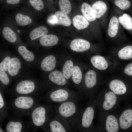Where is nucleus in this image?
<instances>
[{"label":"nucleus","mask_w":132,"mask_h":132,"mask_svg":"<svg viewBox=\"0 0 132 132\" xmlns=\"http://www.w3.org/2000/svg\"><path fill=\"white\" fill-rule=\"evenodd\" d=\"M80 101H69L58 103L56 108L57 113L68 123L72 132H75L76 126L83 108Z\"/></svg>","instance_id":"obj_1"},{"label":"nucleus","mask_w":132,"mask_h":132,"mask_svg":"<svg viewBox=\"0 0 132 132\" xmlns=\"http://www.w3.org/2000/svg\"><path fill=\"white\" fill-rule=\"evenodd\" d=\"M96 111L94 99L88 100L81 111L75 132H95L93 121Z\"/></svg>","instance_id":"obj_2"},{"label":"nucleus","mask_w":132,"mask_h":132,"mask_svg":"<svg viewBox=\"0 0 132 132\" xmlns=\"http://www.w3.org/2000/svg\"><path fill=\"white\" fill-rule=\"evenodd\" d=\"M94 99L98 112H115L121 102L120 98L110 90L97 93Z\"/></svg>","instance_id":"obj_3"},{"label":"nucleus","mask_w":132,"mask_h":132,"mask_svg":"<svg viewBox=\"0 0 132 132\" xmlns=\"http://www.w3.org/2000/svg\"><path fill=\"white\" fill-rule=\"evenodd\" d=\"M98 112V122L95 127V132H120L116 113L105 111Z\"/></svg>","instance_id":"obj_4"},{"label":"nucleus","mask_w":132,"mask_h":132,"mask_svg":"<svg viewBox=\"0 0 132 132\" xmlns=\"http://www.w3.org/2000/svg\"><path fill=\"white\" fill-rule=\"evenodd\" d=\"M49 96L52 101L58 104L69 101H80L82 98L79 93L62 88L52 91Z\"/></svg>","instance_id":"obj_5"},{"label":"nucleus","mask_w":132,"mask_h":132,"mask_svg":"<svg viewBox=\"0 0 132 132\" xmlns=\"http://www.w3.org/2000/svg\"><path fill=\"white\" fill-rule=\"evenodd\" d=\"M116 113L120 132L128 129L132 125V110L127 109L122 110L118 109Z\"/></svg>","instance_id":"obj_6"},{"label":"nucleus","mask_w":132,"mask_h":132,"mask_svg":"<svg viewBox=\"0 0 132 132\" xmlns=\"http://www.w3.org/2000/svg\"><path fill=\"white\" fill-rule=\"evenodd\" d=\"M49 127L52 132H70L71 128L68 122L57 113L55 118L49 123Z\"/></svg>","instance_id":"obj_7"},{"label":"nucleus","mask_w":132,"mask_h":132,"mask_svg":"<svg viewBox=\"0 0 132 132\" xmlns=\"http://www.w3.org/2000/svg\"><path fill=\"white\" fill-rule=\"evenodd\" d=\"M110 89L118 96L121 100L127 91L126 87L124 83L121 80L115 79L109 83Z\"/></svg>","instance_id":"obj_8"},{"label":"nucleus","mask_w":132,"mask_h":132,"mask_svg":"<svg viewBox=\"0 0 132 132\" xmlns=\"http://www.w3.org/2000/svg\"><path fill=\"white\" fill-rule=\"evenodd\" d=\"M46 110L44 107H40L35 109L32 114V118L34 124L37 126L43 125L46 120Z\"/></svg>","instance_id":"obj_9"},{"label":"nucleus","mask_w":132,"mask_h":132,"mask_svg":"<svg viewBox=\"0 0 132 132\" xmlns=\"http://www.w3.org/2000/svg\"><path fill=\"white\" fill-rule=\"evenodd\" d=\"M90 44L88 41L81 39H77L73 40L70 44V47L73 51L77 52H83L89 49Z\"/></svg>","instance_id":"obj_10"},{"label":"nucleus","mask_w":132,"mask_h":132,"mask_svg":"<svg viewBox=\"0 0 132 132\" xmlns=\"http://www.w3.org/2000/svg\"><path fill=\"white\" fill-rule=\"evenodd\" d=\"M35 88L34 83L33 81L25 80L20 82L17 85L16 90L19 93L28 94L32 92Z\"/></svg>","instance_id":"obj_11"},{"label":"nucleus","mask_w":132,"mask_h":132,"mask_svg":"<svg viewBox=\"0 0 132 132\" xmlns=\"http://www.w3.org/2000/svg\"><path fill=\"white\" fill-rule=\"evenodd\" d=\"M48 78L51 82L60 86H65L66 84V79L63 74L59 71L55 70L51 72Z\"/></svg>","instance_id":"obj_12"},{"label":"nucleus","mask_w":132,"mask_h":132,"mask_svg":"<svg viewBox=\"0 0 132 132\" xmlns=\"http://www.w3.org/2000/svg\"><path fill=\"white\" fill-rule=\"evenodd\" d=\"M21 68V62L20 60L16 57L11 58L8 67L7 72L11 76L16 75Z\"/></svg>","instance_id":"obj_13"},{"label":"nucleus","mask_w":132,"mask_h":132,"mask_svg":"<svg viewBox=\"0 0 132 132\" xmlns=\"http://www.w3.org/2000/svg\"><path fill=\"white\" fill-rule=\"evenodd\" d=\"M56 64L55 57L52 55L48 56L42 60L40 65L41 69L45 71H50L54 69Z\"/></svg>","instance_id":"obj_14"},{"label":"nucleus","mask_w":132,"mask_h":132,"mask_svg":"<svg viewBox=\"0 0 132 132\" xmlns=\"http://www.w3.org/2000/svg\"><path fill=\"white\" fill-rule=\"evenodd\" d=\"M33 101L31 98L21 97L17 98L15 100V104L18 108L27 109H29L33 105Z\"/></svg>","instance_id":"obj_15"},{"label":"nucleus","mask_w":132,"mask_h":132,"mask_svg":"<svg viewBox=\"0 0 132 132\" xmlns=\"http://www.w3.org/2000/svg\"><path fill=\"white\" fill-rule=\"evenodd\" d=\"M90 61L95 68L100 70H105L107 68L108 63L103 56L99 55H95L91 58Z\"/></svg>","instance_id":"obj_16"},{"label":"nucleus","mask_w":132,"mask_h":132,"mask_svg":"<svg viewBox=\"0 0 132 132\" xmlns=\"http://www.w3.org/2000/svg\"><path fill=\"white\" fill-rule=\"evenodd\" d=\"M81 11L84 16L88 21L92 22L96 19L94 12L92 7L86 2L83 3L81 6Z\"/></svg>","instance_id":"obj_17"},{"label":"nucleus","mask_w":132,"mask_h":132,"mask_svg":"<svg viewBox=\"0 0 132 132\" xmlns=\"http://www.w3.org/2000/svg\"><path fill=\"white\" fill-rule=\"evenodd\" d=\"M92 7L96 17L97 18L101 17L107 10V6L106 3L100 0L94 2L92 4Z\"/></svg>","instance_id":"obj_18"},{"label":"nucleus","mask_w":132,"mask_h":132,"mask_svg":"<svg viewBox=\"0 0 132 132\" xmlns=\"http://www.w3.org/2000/svg\"><path fill=\"white\" fill-rule=\"evenodd\" d=\"M73 26L77 29L80 30L87 27L89 24L88 20L84 16L77 15L72 20Z\"/></svg>","instance_id":"obj_19"},{"label":"nucleus","mask_w":132,"mask_h":132,"mask_svg":"<svg viewBox=\"0 0 132 132\" xmlns=\"http://www.w3.org/2000/svg\"><path fill=\"white\" fill-rule=\"evenodd\" d=\"M58 37L52 34H46L42 37L40 40V43L44 46H51L56 44L58 43Z\"/></svg>","instance_id":"obj_20"},{"label":"nucleus","mask_w":132,"mask_h":132,"mask_svg":"<svg viewBox=\"0 0 132 132\" xmlns=\"http://www.w3.org/2000/svg\"><path fill=\"white\" fill-rule=\"evenodd\" d=\"M119 26V21L117 17L113 16L111 19L109 24L108 33L109 36L113 37L117 34Z\"/></svg>","instance_id":"obj_21"},{"label":"nucleus","mask_w":132,"mask_h":132,"mask_svg":"<svg viewBox=\"0 0 132 132\" xmlns=\"http://www.w3.org/2000/svg\"><path fill=\"white\" fill-rule=\"evenodd\" d=\"M54 14L56 19L55 24L66 26H68L71 25V21L70 18L61 11H57Z\"/></svg>","instance_id":"obj_22"},{"label":"nucleus","mask_w":132,"mask_h":132,"mask_svg":"<svg viewBox=\"0 0 132 132\" xmlns=\"http://www.w3.org/2000/svg\"><path fill=\"white\" fill-rule=\"evenodd\" d=\"M18 51L20 55L26 61L31 62L34 60L35 56L34 54L28 50L25 46H20L18 48Z\"/></svg>","instance_id":"obj_23"},{"label":"nucleus","mask_w":132,"mask_h":132,"mask_svg":"<svg viewBox=\"0 0 132 132\" xmlns=\"http://www.w3.org/2000/svg\"><path fill=\"white\" fill-rule=\"evenodd\" d=\"M48 32V30L45 27L39 26L31 31L29 34V37L32 40H33L46 35Z\"/></svg>","instance_id":"obj_24"},{"label":"nucleus","mask_w":132,"mask_h":132,"mask_svg":"<svg viewBox=\"0 0 132 132\" xmlns=\"http://www.w3.org/2000/svg\"><path fill=\"white\" fill-rule=\"evenodd\" d=\"M118 19L120 22L125 29H132V18L129 15L124 13L119 17Z\"/></svg>","instance_id":"obj_25"},{"label":"nucleus","mask_w":132,"mask_h":132,"mask_svg":"<svg viewBox=\"0 0 132 132\" xmlns=\"http://www.w3.org/2000/svg\"><path fill=\"white\" fill-rule=\"evenodd\" d=\"M2 33L4 38L10 42H15L17 40V36L15 32L8 27H6L3 28Z\"/></svg>","instance_id":"obj_26"},{"label":"nucleus","mask_w":132,"mask_h":132,"mask_svg":"<svg viewBox=\"0 0 132 132\" xmlns=\"http://www.w3.org/2000/svg\"><path fill=\"white\" fill-rule=\"evenodd\" d=\"M73 65L72 62L70 60L66 61L63 68V74L66 79H69L72 76Z\"/></svg>","instance_id":"obj_27"},{"label":"nucleus","mask_w":132,"mask_h":132,"mask_svg":"<svg viewBox=\"0 0 132 132\" xmlns=\"http://www.w3.org/2000/svg\"><path fill=\"white\" fill-rule=\"evenodd\" d=\"M118 56L120 58L124 60L132 58V46H127L122 48L119 52Z\"/></svg>","instance_id":"obj_28"},{"label":"nucleus","mask_w":132,"mask_h":132,"mask_svg":"<svg viewBox=\"0 0 132 132\" xmlns=\"http://www.w3.org/2000/svg\"><path fill=\"white\" fill-rule=\"evenodd\" d=\"M72 79L73 82L76 85H79L81 82L82 74L80 68L78 66H76L74 67Z\"/></svg>","instance_id":"obj_29"},{"label":"nucleus","mask_w":132,"mask_h":132,"mask_svg":"<svg viewBox=\"0 0 132 132\" xmlns=\"http://www.w3.org/2000/svg\"><path fill=\"white\" fill-rule=\"evenodd\" d=\"M15 19L17 22L20 26H25L32 22L31 19L28 16L18 13L16 15Z\"/></svg>","instance_id":"obj_30"},{"label":"nucleus","mask_w":132,"mask_h":132,"mask_svg":"<svg viewBox=\"0 0 132 132\" xmlns=\"http://www.w3.org/2000/svg\"><path fill=\"white\" fill-rule=\"evenodd\" d=\"M58 4L62 12L66 15L70 13L71 10V6L69 0H59Z\"/></svg>","instance_id":"obj_31"},{"label":"nucleus","mask_w":132,"mask_h":132,"mask_svg":"<svg viewBox=\"0 0 132 132\" xmlns=\"http://www.w3.org/2000/svg\"><path fill=\"white\" fill-rule=\"evenodd\" d=\"M22 125L19 122L11 121L7 125L6 127L7 132H20Z\"/></svg>","instance_id":"obj_32"},{"label":"nucleus","mask_w":132,"mask_h":132,"mask_svg":"<svg viewBox=\"0 0 132 132\" xmlns=\"http://www.w3.org/2000/svg\"><path fill=\"white\" fill-rule=\"evenodd\" d=\"M114 2L115 5L123 10L128 9L131 5L130 2L128 0H115Z\"/></svg>","instance_id":"obj_33"},{"label":"nucleus","mask_w":132,"mask_h":132,"mask_svg":"<svg viewBox=\"0 0 132 132\" xmlns=\"http://www.w3.org/2000/svg\"><path fill=\"white\" fill-rule=\"evenodd\" d=\"M28 1L30 5L37 10L40 11L44 7L42 0H28Z\"/></svg>","instance_id":"obj_34"},{"label":"nucleus","mask_w":132,"mask_h":132,"mask_svg":"<svg viewBox=\"0 0 132 132\" xmlns=\"http://www.w3.org/2000/svg\"><path fill=\"white\" fill-rule=\"evenodd\" d=\"M11 59L9 56H6L3 59L0 64V70L5 72L7 71Z\"/></svg>","instance_id":"obj_35"},{"label":"nucleus","mask_w":132,"mask_h":132,"mask_svg":"<svg viewBox=\"0 0 132 132\" xmlns=\"http://www.w3.org/2000/svg\"><path fill=\"white\" fill-rule=\"evenodd\" d=\"M0 80L2 83L5 85H7L10 82L9 77L6 73L0 70Z\"/></svg>","instance_id":"obj_36"},{"label":"nucleus","mask_w":132,"mask_h":132,"mask_svg":"<svg viewBox=\"0 0 132 132\" xmlns=\"http://www.w3.org/2000/svg\"><path fill=\"white\" fill-rule=\"evenodd\" d=\"M124 72L126 75L132 76V63L127 65L124 69Z\"/></svg>","instance_id":"obj_37"},{"label":"nucleus","mask_w":132,"mask_h":132,"mask_svg":"<svg viewBox=\"0 0 132 132\" xmlns=\"http://www.w3.org/2000/svg\"><path fill=\"white\" fill-rule=\"evenodd\" d=\"M48 23L51 24H54L56 23V19L54 14L51 15L48 19Z\"/></svg>","instance_id":"obj_38"},{"label":"nucleus","mask_w":132,"mask_h":132,"mask_svg":"<svg viewBox=\"0 0 132 132\" xmlns=\"http://www.w3.org/2000/svg\"><path fill=\"white\" fill-rule=\"evenodd\" d=\"M21 0H6V3L9 4L16 5L19 3Z\"/></svg>","instance_id":"obj_39"},{"label":"nucleus","mask_w":132,"mask_h":132,"mask_svg":"<svg viewBox=\"0 0 132 132\" xmlns=\"http://www.w3.org/2000/svg\"><path fill=\"white\" fill-rule=\"evenodd\" d=\"M4 103L3 99L0 93V108H2L3 106Z\"/></svg>","instance_id":"obj_40"},{"label":"nucleus","mask_w":132,"mask_h":132,"mask_svg":"<svg viewBox=\"0 0 132 132\" xmlns=\"http://www.w3.org/2000/svg\"><path fill=\"white\" fill-rule=\"evenodd\" d=\"M0 132H3V131L2 130V129L0 128Z\"/></svg>","instance_id":"obj_41"}]
</instances>
